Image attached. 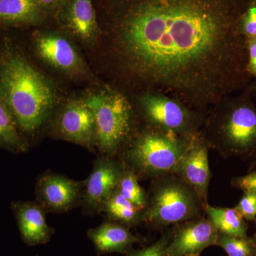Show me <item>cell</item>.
I'll list each match as a JSON object with an SVG mask.
<instances>
[{
  "instance_id": "1",
  "label": "cell",
  "mask_w": 256,
  "mask_h": 256,
  "mask_svg": "<svg viewBox=\"0 0 256 256\" xmlns=\"http://www.w3.org/2000/svg\"><path fill=\"white\" fill-rule=\"evenodd\" d=\"M250 0H92L101 70L129 97L156 92L203 114L250 79Z\"/></svg>"
},
{
  "instance_id": "2",
  "label": "cell",
  "mask_w": 256,
  "mask_h": 256,
  "mask_svg": "<svg viewBox=\"0 0 256 256\" xmlns=\"http://www.w3.org/2000/svg\"><path fill=\"white\" fill-rule=\"evenodd\" d=\"M1 31L0 98L23 136H33L43 127L58 104L56 88L34 64L21 44Z\"/></svg>"
},
{
  "instance_id": "3",
  "label": "cell",
  "mask_w": 256,
  "mask_h": 256,
  "mask_svg": "<svg viewBox=\"0 0 256 256\" xmlns=\"http://www.w3.org/2000/svg\"><path fill=\"white\" fill-rule=\"evenodd\" d=\"M210 149L224 158L256 151V108L248 99L226 98L207 114L202 130Z\"/></svg>"
},
{
  "instance_id": "4",
  "label": "cell",
  "mask_w": 256,
  "mask_h": 256,
  "mask_svg": "<svg viewBox=\"0 0 256 256\" xmlns=\"http://www.w3.org/2000/svg\"><path fill=\"white\" fill-rule=\"evenodd\" d=\"M194 138H182L141 122L120 153V161L139 180L152 181L164 175L174 174Z\"/></svg>"
},
{
  "instance_id": "5",
  "label": "cell",
  "mask_w": 256,
  "mask_h": 256,
  "mask_svg": "<svg viewBox=\"0 0 256 256\" xmlns=\"http://www.w3.org/2000/svg\"><path fill=\"white\" fill-rule=\"evenodd\" d=\"M95 120V146L102 156H118L141 121L129 96L106 85L84 98Z\"/></svg>"
},
{
  "instance_id": "6",
  "label": "cell",
  "mask_w": 256,
  "mask_h": 256,
  "mask_svg": "<svg viewBox=\"0 0 256 256\" xmlns=\"http://www.w3.org/2000/svg\"><path fill=\"white\" fill-rule=\"evenodd\" d=\"M152 182L144 223L164 228L204 216L198 195L178 175H164Z\"/></svg>"
},
{
  "instance_id": "7",
  "label": "cell",
  "mask_w": 256,
  "mask_h": 256,
  "mask_svg": "<svg viewBox=\"0 0 256 256\" xmlns=\"http://www.w3.org/2000/svg\"><path fill=\"white\" fill-rule=\"evenodd\" d=\"M130 98L142 124L186 138H194L202 132L207 114L173 98L156 92Z\"/></svg>"
},
{
  "instance_id": "8",
  "label": "cell",
  "mask_w": 256,
  "mask_h": 256,
  "mask_svg": "<svg viewBox=\"0 0 256 256\" xmlns=\"http://www.w3.org/2000/svg\"><path fill=\"white\" fill-rule=\"evenodd\" d=\"M35 54L57 72L72 79L98 84L72 37L62 30H36L32 36Z\"/></svg>"
},
{
  "instance_id": "9",
  "label": "cell",
  "mask_w": 256,
  "mask_h": 256,
  "mask_svg": "<svg viewBox=\"0 0 256 256\" xmlns=\"http://www.w3.org/2000/svg\"><path fill=\"white\" fill-rule=\"evenodd\" d=\"M60 30L92 50L100 40L101 30L92 0H64L54 15Z\"/></svg>"
},
{
  "instance_id": "10",
  "label": "cell",
  "mask_w": 256,
  "mask_h": 256,
  "mask_svg": "<svg viewBox=\"0 0 256 256\" xmlns=\"http://www.w3.org/2000/svg\"><path fill=\"white\" fill-rule=\"evenodd\" d=\"M56 137L94 151L95 120L85 99H70L58 111L53 126Z\"/></svg>"
},
{
  "instance_id": "11",
  "label": "cell",
  "mask_w": 256,
  "mask_h": 256,
  "mask_svg": "<svg viewBox=\"0 0 256 256\" xmlns=\"http://www.w3.org/2000/svg\"><path fill=\"white\" fill-rule=\"evenodd\" d=\"M210 148L202 132L194 138L180 160L174 174L180 176L198 195L204 210L208 206V188L212 180L208 152Z\"/></svg>"
},
{
  "instance_id": "12",
  "label": "cell",
  "mask_w": 256,
  "mask_h": 256,
  "mask_svg": "<svg viewBox=\"0 0 256 256\" xmlns=\"http://www.w3.org/2000/svg\"><path fill=\"white\" fill-rule=\"evenodd\" d=\"M122 171L121 161L104 156L97 159L84 183L82 200L84 210L90 213L102 212L104 204L117 188Z\"/></svg>"
},
{
  "instance_id": "13",
  "label": "cell",
  "mask_w": 256,
  "mask_h": 256,
  "mask_svg": "<svg viewBox=\"0 0 256 256\" xmlns=\"http://www.w3.org/2000/svg\"><path fill=\"white\" fill-rule=\"evenodd\" d=\"M84 183L58 174L43 175L37 182V202L46 212H68L82 201Z\"/></svg>"
},
{
  "instance_id": "14",
  "label": "cell",
  "mask_w": 256,
  "mask_h": 256,
  "mask_svg": "<svg viewBox=\"0 0 256 256\" xmlns=\"http://www.w3.org/2000/svg\"><path fill=\"white\" fill-rule=\"evenodd\" d=\"M204 216L174 226L168 256H200L207 248L216 246L218 232Z\"/></svg>"
},
{
  "instance_id": "15",
  "label": "cell",
  "mask_w": 256,
  "mask_h": 256,
  "mask_svg": "<svg viewBox=\"0 0 256 256\" xmlns=\"http://www.w3.org/2000/svg\"><path fill=\"white\" fill-rule=\"evenodd\" d=\"M50 20L36 0H0V30L40 28Z\"/></svg>"
},
{
  "instance_id": "16",
  "label": "cell",
  "mask_w": 256,
  "mask_h": 256,
  "mask_svg": "<svg viewBox=\"0 0 256 256\" xmlns=\"http://www.w3.org/2000/svg\"><path fill=\"white\" fill-rule=\"evenodd\" d=\"M13 206L24 242L30 246L50 242L54 232L47 224L46 210L41 205L33 202H18Z\"/></svg>"
},
{
  "instance_id": "17",
  "label": "cell",
  "mask_w": 256,
  "mask_h": 256,
  "mask_svg": "<svg viewBox=\"0 0 256 256\" xmlns=\"http://www.w3.org/2000/svg\"><path fill=\"white\" fill-rule=\"evenodd\" d=\"M88 237L99 255L126 254L134 244L142 242L130 228L117 222H107L88 232Z\"/></svg>"
},
{
  "instance_id": "18",
  "label": "cell",
  "mask_w": 256,
  "mask_h": 256,
  "mask_svg": "<svg viewBox=\"0 0 256 256\" xmlns=\"http://www.w3.org/2000/svg\"><path fill=\"white\" fill-rule=\"evenodd\" d=\"M102 212L111 222L122 224L130 228L144 223V210L134 206L116 190L104 204Z\"/></svg>"
},
{
  "instance_id": "19",
  "label": "cell",
  "mask_w": 256,
  "mask_h": 256,
  "mask_svg": "<svg viewBox=\"0 0 256 256\" xmlns=\"http://www.w3.org/2000/svg\"><path fill=\"white\" fill-rule=\"evenodd\" d=\"M205 215L220 234L234 236L248 237V225L235 208L207 206Z\"/></svg>"
},
{
  "instance_id": "20",
  "label": "cell",
  "mask_w": 256,
  "mask_h": 256,
  "mask_svg": "<svg viewBox=\"0 0 256 256\" xmlns=\"http://www.w3.org/2000/svg\"><path fill=\"white\" fill-rule=\"evenodd\" d=\"M0 148L13 152H24L28 144L4 101L0 98Z\"/></svg>"
},
{
  "instance_id": "21",
  "label": "cell",
  "mask_w": 256,
  "mask_h": 256,
  "mask_svg": "<svg viewBox=\"0 0 256 256\" xmlns=\"http://www.w3.org/2000/svg\"><path fill=\"white\" fill-rule=\"evenodd\" d=\"M139 180L132 170L124 165V171L116 190L132 204L144 212L148 206V194L140 185Z\"/></svg>"
},
{
  "instance_id": "22",
  "label": "cell",
  "mask_w": 256,
  "mask_h": 256,
  "mask_svg": "<svg viewBox=\"0 0 256 256\" xmlns=\"http://www.w3.org/2000/svg\"><path fill=\"white\" fill-rule=\"evenodd\" d=\"M216 246L222 248L228 256H256L252 238L218 233Z\"/></svg>"
},
{
  "instance_id": "23",
  "label": "cell",
  "mask_w": 256,
  "mask_h": 256,
  "mask_svg": "<svg viewBox=\"0 0 256 256\" xmlns=\"http://www.w3.org/2000/svg\"><path fill=\"white\" fill-rule=\"evenodd\" d=\"M172 238V230L164 234L156 242L142 250H134L131 248L126 254V256H168L166 249Z\"/></svg>"
},
{
  "instance_id": "24",
  "label": "cell",
  "mask_w": 256,
  "mask_h": 256,
  "mask_svg": "<svg viewBox=\"0 0 256 256\" xmlns=\"http://www.w3.org/2000/svg\"><path fill=\"white\" fill-rule=\"evenodd\" d=\"M242 34L249 40L256 38V0H250L240 20Z\"/></svg>"
},
{
  "instance_id": "25",
  "label": "cell",
  "mask_w": 256,
  "mask_h": 256,
  "mask_svg": "<svg viewBox=\"0 0 256 256\" xmlns=\"http://www.w3.org/2000/svg\"><path fill=\"white\" fill-rule=\"evenodd\" d=\"M235 210L242 218L248 222L256 220V193L252 192H244L240 202Z\"/></svg>"
},
{
  "instance_id": "26",
  "label": "cell",
  "mask_w": 256,
  "mask_h": 256,
  "mask_svg": "<svg viewBox=\"0 0 256 256\" xmlns=\"http://www.w3.org/2000/svg\"><path fill=\"white\" fill-rule=\"evenodd\" d=\"M234 188L242 192H252L256 193V171L250 174L234 178L232 182Z\"/></svg>"
},
{
  "instance_id": "27",
  "label": "cell",
  "mask_w": 256,
  "mask_h": 256,
  "mask_svg": "<svg viewBox=\"0 0 256 256\" xmlns=\"http://www.w3.org/2000/svg\"><path fill=\"white\" fill-rule=\"evenodd\" d=\"M248 67L249 73L256 78V38L248 41Z\"/></svg>"
},
{
  "instance_id": "28",
  "label": "cell",
  "mask_w": 256,
  "mask_h": 256,
  "mask_svg": "<svg viewBox=\"0 0 256 256\" xmlns=\"http://www.w3.org/2000/svg\"><path fill=\"white\" fill-rule=\"evenodd\" d=\"M36 1L42 8L53 15L54 18L56 12L60 8L64 0H36Z\"/></svg>"
},
{
  "instance_id": "29",
  "label": "cell",
  "mask_w": 256,
  "mask_h": 256,
  "mask_svg": "<svg viewBox=\"0 0 256 256\" xmlns=\"http://www.w3.org/2000/svg\"><path fill=\"white\" fill-rule=\"evenodd\" d=\"M252 242H254V247H255L256 252V233L254 234V237L252 238Z\"/></svg>"
},
{
  "instance_id": "30",
  "label": "cell",
  "mask_w": 256,
  "mask_h": 256,
  "mask_svg": "<svg viewBox=\"0 0 256 256\" xmlns=\"http://www.w3.org/2000/svg\"></svg>"
},
{
  "instance_id": "31",
  "label": "cell",
  "mask_w": 256,
  "mask_h": 256,
  "mask_svg": "<svg viewBox=\"0 0 256 256\" xmlns=\"http://www.w3.org/2000/svg\"><path fill=\"white\" fill-rule=\"evenodd\" d=\"M255 164H256V162H255Z\"/></svg>"
}]
</instances>
